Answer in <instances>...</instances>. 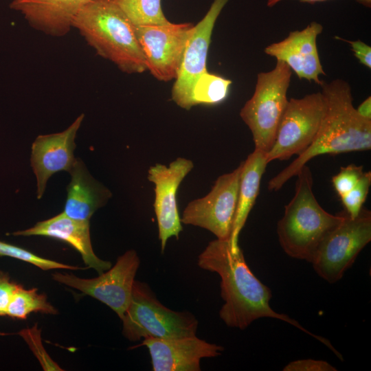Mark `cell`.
<instances>
[{"label":"cell","mask_w":371,"mask_h":371,"mask_svg":"<svg viewBox=\"0 0 371 371\" xmlns=\"http://www.w3.org/2000/svg\"><path fill=\"white\" fill-rule=\"evenodd\" d=\"M131 23L136 26L164 25L165 16L161 0H115Z\"/></svg>","instance_id":"603a6c76"},{"label":"cell","mask_w":371,"mask_h":371,"mask_svg":"<svg viewBox=\"0 0 371 371\" xmlns=\"http://www.w3.org/2000/svg\"><path fill=\"white\" fill-rule=\"evenodd\" d=\"M291 69L277 60L273 69L257 74L255 90L240 111L249 127L255 149L268 153L272 148L289 100Z\"/></svg>","instance_id":"8992f818"},{"label":"cell","mask_w":371,"mask_h":371,"mask_svg":"<svg viewBox=\"0 0 371 371\" xmlns=\"http://www.w3.org/2000/svg\"><path fill=\"white\" fill-rule=\"evenodd\" d=\"M232 80L207 71L196 80L192 89L193 106L214 105L223 102L227 97Z\"/></svg>","instance_id":"7402d4cb"},{"label":"cell","mask_w":371,"mask_h":371,"mask_svg":"<svg viewBox=\"0 0 371 371\" xmlns=\"http://www.w3.org/2000/svg\"><path fill=\"white\" fill-rule=\"evenodd\" d=\"M122 334L131 341L146 337L174 339L196 335L199 322L188 311L165 306L146 282L135 280L122 319Z\"/></svg>","instance_id":"5b68a950"},{"label":"cell","mask_w":371,"mask_h":371,"mask_svg":"<svg viewBox=\"0 0 371 371\" xmlns=\"http://www.w3.org/2000/svg\"><path fill=\"white\" fill-rule=\"evenodd\" d=\"M84 118L80 115L65 131L38 136L32 146L31 166L37 180V197L41 199L49 178L54 173L70 172L76 159L75 138Z\"/></svg>","instance_id":"9a60e30c"},{"label":"cell","mask_w":371,"mask_h":371,"mask_svg":"<svg viewBox=\"0 0 371 371\" xmlns=\"http://www.w3.org/2000/svg\"><path fill=\"white\" fill-rule=\"evenodd\" d=\"M326 101L321 125L310 146L268 183L278 191L313 158L324 154H340L371 148V120L361 117L353 105L349 83L340 78L319 85Z\"/></svg>","instance_id":"7a4b0ae2"},{"label":"cell","mask_w":371,"mask_h":371,"mask_svg":"<svg viewBox=\"0 0 371 371\" xmlns=\"http://www.w3.org/2000/svg\"><path fill=\"white\" fill-rule=\"evenodd\" d=\"M284 0H267V5L269 8H271L278 3ZM302 3H315L317 2H322L327 0H297ZM358 3L361 4V5L370 8H371V0H355Z\"/></svg>","instance_id":"4dcf8cb0"},{"label":"cell","mask_w":371,"mask_h":371,"mask_svg":"<svg viewBox=\"0 0 371 371\" xmlns=\"http://www.w3.org/2000/svg\"><path fill=\"white\" fill-rule=\"evenodd\" d=\"M358 114L363 118L371 120V97H368L356 108Z\"/></svg>","instance_id":"f546056e"},{"label":"cell","mask_w":371,"mask_h":371,"mask_svg":"<svg viewBox=\"0 0 371 371\" xmlns=\"http://www.w3.org/2000/svg\"><path fill=\"white\" fill-rule=\"evenodd\" d=\"M325 111L326 101L321 91L289 100L275 142L267 153L268 163L304 153L315 138Z\"/></svg>","instance_id":"ba28073f"},{"label":"cell","mask_w":371,"mask_h":371,"mask_svg":"<svg viewBox=\"0 0 371 371\" xmlns=\"http://www.w3.org/2000/svg\"><path fill=\"white\" fill-rule=\"evenodd\" d=\"M193 27L190 23L171 22L164 25H135L146 70L156 79L167 82L177 78Z\"/></svg>","instance_id":"8fae6325"},{"label":"cell","mask_w":371,"mask_h":371,"mask_svg":"<svg viewBox=\"0 0 371 371\" xmlns=\"http://www.w3.org/2000/svg\"><path fill=\"white\" fill-rule=\"evenodd\" d=\"M72 27L99 56L123 72L141 74L146 70L135 25L115 0H91L77 13Z\"/></svg>","instance_id":"3957f363"},{"label":"cell","mask_w":371,"mask_h":371,"mask_svg":"<svg viewBox=\"0 0 371 371\" xmlns=\"http://www.w3.org/2000/svg\"><path fill=\"white\" fill-rule=\"evenodd\" d=\"M193 168L191 160L178 157L168 166L157 164L148 170V179L155 184L154 210L161 253L164 252L168 240L172 236L178 239L183 229L176 195L181 181Z\"/></svg>","instance_id":"4fadbf2b"},{"label":"cell","mask_w":371,"mask_h":371,"mask_svg":"<svg viewBox=\"0 0 371 371\" xmlns=\"http://www.w3.org/2000/svg\"><path fill=\"white\" fill-rule=\"evenodd\" d=\"M322 24L313 21L301 30L290 32L281 41L265 48V53L286 63L300 79L320 85L321 75H326L320 62L316 41L322 32Z\"/></svg>","instance_id":"2e32d148"},{"label":"cell","mask_w":371,"mask_h":371,"mask_svg":"<svg viewBox=\"0 0 371 371\" xmlns=\"http://www.w3.org/2000/svg\"><path fill=\"white\" fill-rule=\"evenodd\" d=\"M268 164L267 153L257 149H254L243 161L237 205L229 240L233 249L239 247V234L258 197L261 179Z\"/></svg>","instance_id":"ffe728a7"},{"label":"cell","mask_w":371,"mask_h":371,"mask_svg":"<svg viewBox=\"0 0 371 371\" xmlns=\"http://www.w3.org/2000/svg\"><path fill=\"white\" fill-rule=\"evenodd\" d=\"M370 240V211L362 208L355 218L346 212L343 221L322 240L311 263L319 276L335 283L341 279Z\"/></svg>","instance_id":"52a82bcc"},{"label":"cell","mask_w":371,"mask_h":371,"mask_svg":"<svg viewBox=\"0 0 371 371\" xmlns=\"http://www.w3.org/2000/svg\"><path fill=\"white\" fill-rule=\"evenodd\" d=\"M284 371H336L330 363L323 360L312 359H298L289 363Z\"/></svg>","instance_id":"4316f807"},{"label":"cell","mask_w":371,"mask_h":371,"mask_svg":"<svg viewBox=\"0 0 371 371\" xmlns=\"http://www.w3.org/2000/svg\"><path fill=\"white\" fill-rule=\"evenodd\" d=\"M0 256H9L29 262L43 270L54 269L78 270L87 269L46 259L35 255L26 249L2 241H0Z\"/></svg>","instance_id":"cb8c5ba5"},{"label":"cell","mask_w":371,"mask_h":371,"mask_svg":"<svg viewBox=\"0 0 371 371\" xmlns=\"http://www.w3.org/2000/svg\"><path fill=\"white\" fill-rule=\"evenodd\" d=\"M363 166L351 164L341 167L339 172L333 177V186L339 197L351 190L363 174Z\"/></svg>","instance_id":"484cf974"},{"label":"cell","mask_w":371,"mask_h":371,"mask_svg":"<svg viewBox=\"0 0 371 371\" xmlns=\"http://www.w3.org/2000/svg\"><path fill=\"white\" fill-rule=\"evenodd\" d=\"M140 265L137 252L131 249L118 257L115 264L94 278L55 273L52 278L105 304L120 319L131 301L135 278Z\"/></svg>","instance_id":"30bf717a"},{"label":"cell","mask_w":371,"mask_h":371,"mask_svg":"<svg viewBox=\"0 0 371 371\" xmlns=\"http://www.w3.org/2000/svg\"><path fill=\"white\" fill-rule=\"evenodd\" d=\"M139 346L148 349L154 371H200L202 359L218 357L224 350L222 346L196 335L174 339L146 337L133 348Z\"/></svg>","instance_id":"5bb4252c"},{"label":"cell","mask_w":371,"mask_h":371,"mask_svg":"<svg viewBox=\"0 0 371 371\" xmlns=\"http://www.w3.org/2000/svg\"><path fill=\"white\" fill-rule=\"evenodd\" d=\"M295 176V194L284 207L277 234L288 256L311 262L322 240L343 221L346 212L332 214L319 204L313 192L312 172L307 165Z\"/></svg>","instance_id":"277c9868"},{"label":"cell","mask_w":371,"mask_h":371,"mask_svg":"<svg viewBox=\"0 0 371 371\" xmlns=\"http://www.w3.org/2000/svg\"><path fill=\"white\" fill-rule=\"evenodd\" d=\"M371 186V172H363L356 186L348 193L341 196L345 212L351 218L358 216L368 196Z\"/></svg>","instance_id":"d4e9b609"},{"label":"cell","mask_w":371,"mask_h":371,"mask_svg":"<svg viewBox=\"0 0 371 371\" xmlns=\"http://www.w3.org/2000/svg\"><path fill=\"white\" fill-rule=\"evenodd\" d=\"M229 0H214L204 17L195 25L187 43L179 71L172 89V99L181 108L193 106L192 93L199 77L207 71L206 63L215 23Z\"/></svg>","instance_id":"7c38bea8"},{"label":"cell","mask_w":371,"mask_h":371,"mask_svg":"<svg viewBox=\"0 0 371 371\" xmlns=\"http://www.w3.org/2000/svg\"><path fill=\"white\" fill-rule=\"evenodd\" d=\"M32 312L56 314L57 310L47 301L44 294L36 289H25L18 285L8 304L6 315L17 319H25Z\"/></svg>","instance_id":"44dd1931"},{"label":"cell","mask_w":371,"mask_h":371,"mask_svg":"<svg viewBox=\"0 0 371 371\" xmlns=\"http://www.w3.org/2000/svg\"><path fill=\"white\" fill-rule=\"evenodd\" d=\"M69 173L71 180L63 212L72 219L89 221L93 213L107 202L111 193L90 175L80 160L76 159Z\"/></svg>","instance_id":"d6986e66"},{"label":"cell","mask_w":371,"mask_h":371,"mask_svg":"<svg viewBox=\"0 0 371 371\" xmlns=\"http://www.w3.org/2000/svg\"><path fill=\"white\" fill-rule=\"evenodd\" d=\"M14 236H41L63 240L75 249L82 256L87 268L95 269L98 274L106 271L112 266L109 261L99 258L94 253L90 236L89 221L72 219L63 212L43 221L32 227L17 231Z\"/></svg>","instance_id":"e0dca14e"},{"label":"cell","mask_w":371,"mask_h":371,"mask_svg":"<svg viewBox=\"0 0 371 371\" xmlns=\"http://www.w3.org/2000/svg\"><path fill=\"white\" fill-rule=\"evenodd\" d=\"M335 38L348 43L359 63L369 69L371 68V47L370 45L359 39L349 41L338 36Z\"/></svg>","instance_id":"f1b7e54d"},{"label":"cell","mask_w":371,"mask_h":371,"mask_svg":"<svg viewBox=\"0 0 371 371\" xmlns=\"http://www.w3.org/2000/svg\"><path fill=\"white\" fill-rule=\"evenodd\" d=\"M242 167L243 161L232 172L218 177L207 195L190 201L181 223L205 229L217 239L230 240Z\"/></svg>","instance_id":"9c48e42d"},{"label":"cell","mask_w":371,"mask_h":371,"mask_svg":"<svg viewBox=\"0 0 371 371\" xmlns=\"http://www.w3.org/2000/svg\"><path fill=\"white\" fill-rule=\"evenodd\" d=\"M19 284L10 280L9 276L0 271V315H5L7 308Z\"/></svg>","instance_id":"83f0119b"},{"label":"cell","mask_w":371,"mask_h":371,"mask_svg":"<svg viewBox=\"0 0 371 371\" xmlns=\"http://www.w3.org/2000/svg\"><path fill=\"white\" fill-rule=\"evenodd\" d=\"M198 265L202 269L216 273L221 278V295L224 304L218 314L227 326L244 330L258 319L275 318L295 326L336 352L330 341L314 335L287 315L271 308V289L256 277L242 249L239 247L233 249L229 240L216 238L210 242L199 256Z\"/></svg>","instance_id":"6da1fadb"},{"label":"cell","mask_w":371,"mask_h":371,"mask_svg":"<svg viewBox=\"0 0 371 371\" xmlns=\"http://www.w3.org/2000/svg\"><path fill=\"white\" fill-rule=\"evenodd\" d=\"M90 1L13 0L10 8L21 12L35 29L58 37L69 32L74 17Z\"/></svg>","instance_id":"ac0fdd59"}]
</instances>
